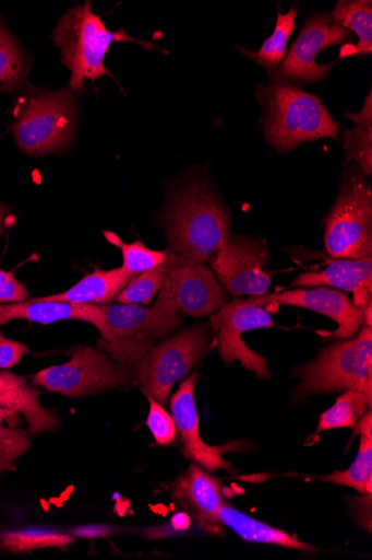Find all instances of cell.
I'll use <instances>...</instances> for the list:
<instances>
[{
	"label": "cell",
	"instance_id": "1",
	"mask_svg": "<svg viewBox=\"0 0 372 560\" xmlns=\"http://www.w3.org/2000/svg\"><path fill=\"white\" fill-rule=\"evenodd\" d=\"M169 249L183 266L205 264L230 236L231 219L217 196L203 183L179 189L164 218Z\"/></svg>",
	"mask_w": 372,
	"mask_h": 560
},
{
	"label": "cell",
	"instance_id": "2",
	"mask_svg": "<svg viewBox=\"0 0 372 560\" xmlns=\"http://www.w3.org/2000/svg\"><path fill=\"white\" fill-rule=\"evenodd\" d=\"M99 348L121 366L134 370L155 343L181 324L167 288L159 290L153 307L141 304L100 305Z\"/></svg>",
	"mask_w": 372,
	"mask_h": 560
},
{
	"label": "cell",
	"instance_id": "3",
	"mask_svg": "<svg viewBox=\"0 0 372 560\" xmlns=\"http://www.w3.org/2000/svg\"><path fill=\"white\" fill-rule=\"evenodd\" d=\"M267 107L264 131L267 141L280 151L322 138L337 139V124L316 95L289 84H275L259 90Z\"/></svg>",
	"mask_w": 372,
	"mask_h": 560
},
{
	"label": "cell",
	"instance_id": "4",
	"mask_svg": "<svg viewBox=\"0 0 372 560\" xmlns=\"http://www.w3.org/2000/svg\"><path fill=\"white\" fill-rule=\"evenodd\" d=\"M52 38L61 48L62 63L71 71L70 88L77 93L84 90L85 80L94 82L103 75H111L104 62L113 43L136 42L153 47L130 37L124 30L111 32L106 28L100 18L93 13L89 2L69 11L58 23Z\"/></svg>",
	"mask_w": 372,
	"mask_h": 560
},
{
	"label": "cell",
	"instance_id": "5",
	"mask_svg": "<svg viewBox=\"0 0 372 560\" xmlns=\"http://www.w3.org/2000/svg\"><path fill=\"white\" fill-rule=\"evenodd\" d=\"M295 398L359 390L372 400V329L364 326L352 339L334 343L296 372Z\"/></svg>",
	"mask_w": 372,
	"mask_h": 560
},
{
	"label": "cell",
	"instance_id": "6",
	"mask_svg": "<svg viewBox=\"0 0 372 560\" xmlns=\"http://www.w3.org/2000/svg\"><path fill=\"white\" fill-rule=\"evenodd\" d=\"M76 125V97L71 89H62L22 100L11 131L24 154L40 158L67 149L74 139Z\"/></svg>",
	"mask_w": 372,
	"mask_h": 560
},
{
	"label": "cell",
	"instance_id": "7",
	"mask_svg": "<svg viewBox=\"0 0 372 560\" xmlns=\"http://www.w3.org/2000/svg\"><path fill=\"white\" fill-rule=\"evenodd\" d=\"M209 348L208 325L184 328L147 351L134 369L135 380L147 397L166 407L175 384L188 377Z\"/></svg>",
	"mask_w": 372,
	"mask_h": 560
},
{
	"label": "cell",
	"instance_id": "8",
	"mask_svg": "<svg viewBox=\"0 0 372 560\" xmlns=\"http://www.w3.org/2000/svg\"><path fill=\"white\" fill-rule=\"evenodd\" d=\"M325 244L334 259L372 258V191L362 176L343 184L325 222Z\"/></svg>",
	"mask_w": 372,
	"mask_h": 560
},
{
	"label": "cell",
	"instance_id": "9",
	"mask_svg": "<svg viewBox=\"0 0 372 560\" xmlns=\"http://www.w3.org/2000/svg\"><path fill=\"white\" fill-rule=\"evenodd\" d=\"M133 380L134 370L121 366L109 353L88 346L76 347L68 363L51 366L33 376L34 385L73 398L104 389L124 388Z\"/></svg>",
	"mask_w": 372,
	"mask_h": 560
},
{
	"label": "cell",
	"instance_id": "10",
	"mask_svg": "<svg viewBox=\"0 0 372 560\" xmlns=\"http://www.w3.org/2000/svg\"><path fill=\"white\" fill-rule=\"evenodd\" d=\"M274 326L268 310L262 307L254 296L227 302L209 319L211 329L218 335L221 359L227 364L241 363L247 371L262 380L271 378L268 362L245 345L242 334Z\"/></svg>",
	"mask_w": 372,
	"mask_h": 560
},
{
	"label": "cell",
	"instance_id": "11",
	"mask_svg": "<svg viewBox=\"0 0 372 560\" xmlns=\"http://www.w3.org/2000/svg\"><path fill=\"white\" fill-rule=\"evenodd\" d=\"M271 262L267 245L257 238L233 235L209 259L211 269L235 296H262L272 287V277L263 271Z\"/></svg>",
	"mask_w": 372,
	"mask_h": 560
},
{
	"label": "cell",
	"instance_id": "12",
	"mask_svg": "<svg viewBox=\"0 0 372 560\" xmlns=\"http://www.w3.org/2000/svg\"><path fill=\"white\" fill-rule=\"evenodd\" d=\"M352 37L353 34L335 23L329 14L313 15L278 68V77L300 82H321L331 73L335 62L317 65L316 56L331 46L350 42Z\"/></svg>",
	"mask_w": 372,
	"mask_h": 560
},
{
	"label": "cell",
	"instance_id": "13",
	"mask_svg": "<svg viewBox=\"0 0 372 560\" xmlns=\"http://www.w3.org/2000/svg\"><path fill=\"white\" fill-rule=\"evenodd\" d=\"M199 373L195 372L181 383L177 393L170 399L171 417L180 435L184 455L209 474L219 470L231 472L232 465L228 463L224 454L239 450L238 442L223 446L208 445L201 438L199 415L195 402V384Z\"/></svg>",
	"mask_w": 372,
	"mask_h": 560
},
{
	"label": "cell",
	"instance_id": "14",
	"mask_svg": "<svg viewBox=\"0 0 372 560\" xmlns=\"http://www.w3.org/2000/svg\"><path fill=\"white\" fill-rule=\"evenodd\" d=\"M254 299L267 310L272 304L290 305L324 315L337 323V330L332 332L336 339H352L363 326V312L357 310L346 294L332 288L297 289Z\"/></svg>",
	"mask_w": 372,
	"mask_h": 560
},
{
	"label": "cell",
	"instance_id": "15",
	"mask_svg": "<svg viewBox=\"0 0 372 560\" xmlns=\"http://www.w3.org/2000/svg\"><path fill=\"white\" fill-rule=\"evenodd\" d=\"M165 287L178 312L190 317L212 316L228 302L226 289L204 264L176 268Z\"/></svg>",
	"mask_w": 372,
	"mask_h": 560
},
{
	"label": "cell",
	"instance_id": "16",
	"mask_svg": "<svg viewBox=\"0 0 372 560\" xmlns=\"http://www.w3.org/2000/svg\"><path fill=\"white\" fill-rule=\"evenodd\" d=\"M172 498L190 520L204 533L224 535L225 526L218 513L226 502L221 482L197 464L172 485Z\"/></svg>",
	"mask_w": 372,
	"mask_h": 560
},
{
	"label": "cell",
	"instance_id": "17",
	"mask_svg": "<svg viewBox=\"0 0 372 560\" xmlns=\"http://www.w3.org/2000/svg\"><path fill=\"white\" fill-rule=\"evenodd\" d=\"M292 285L327 287L350 292L353 295L355 307L363 312L372 301V258L335 259L323 271L300 275Z\"/></svg>",
	"mask_w": 372,
	"mask_h": 560
},
{
	"label": "cell",
	"instance_id": "18",
	"mask_svg": "<svg viewBox=\"0 0 372 560\" xmlns=\"http://www.w3.org/2000/svg\"><path fill=\"white\" fill-rule=\"evenodd\" d=\"M13 320H28L40 325L79 320L99 330L103 313L100 305L45 301L40 298L0 304V328Z\"/></svg>",
	"mask_w": 372,
	"mask_h": 560
},
{
	"label": "cell",
	"instance_id": "19",
	"mask_svg": "<svg viewBox=\"0 0 372 560\" xmlns=\"http://www.w3.org/2000/svg\"><path fill=\"white\" fill-rule=\"evenodd\" d=\"M39 394L24 377L0 372V407L23 416L28 424L27 431L33 435L55 431L61 425L60 418L41 406Z\"/></svg>",
	"mask_w": 372,
	"mask_h": 560
},
{
	"label": "cell",
	"instance_id": "20",
	"mask_svg": "<svg viewBox=\"0 0 372 560\" xmlns=\"http://www.w3.org/2000/svg\"><path fill=\"white\" fill-rule=\"evenodd\" d=\"M134 277L122 267L108 271L95 270L65 292L40 299L74 304L108 305L117 300Z\"/></svg>",
	"mask_w": 372,
	"mask_h": 560
},
{
	"label": "cell",
	"instance_id": "21",
	"mask_svg": "<svg viewBox=\"0 0 372 560\" xmlns=\"http://www.w3.org/2000/svg\"><path fill=\"white\" fill-rule=\"evenodd\" d=\"M218 517L225 527L233 530L245 541L275 545L303 552L316 550L312 545L300 541L283 529L275 528L245 515L227 501L219 509Z\"/></svg>",
	"mask_w": 372,
	"mask_h": 560
},
{
	"label": "cell",
	"instance_id": "22",
	"mask_svg": "<svg viewBox=\"0 0 372 560\" xmlns=\"http://www.w3.org/2000/svg\"><path fill=\"white\" fill-rule=\"evenodd\" d=\"M333 21L359 37L356 46H344L341 58L362 57L372 52V4L370 0L338 2L329 14Z\"/></svg>",
	"mask_w": 372,
	"mask_h": 560
},
{
	"label": "cell",
	"instance_id": "23",
	"mask_svg": "<svg viewBox=\"0 0 372 560\" xmlns=\"http://www.w3.org/2000/svg\"><path fill=\"white\" fill-rule=\"evenodd\" d=\"M369 93L361 113L346 114L355 122V128L344 133L347 161L356 162L363 175L372 173V102Z\"/></svg>",
	"mask_w": 372,
	"mask_h": 560
},
{
	"label": "cell",
	"instance_id": "24",
	"mask_svg": "<svg viewBox=\"0 0 372 560\" xmlns=\"http://www.w3.org/2000/svg\"><path fill=\"white\" fill-rule=\"evenodd\" d=\"M180 266H183L180 257L170 250L169 258L161 266L135 276L118 295L117 302L121 304H149L154 295L163 289L170 273Z\"/></svg>",
	"mask_w": 372,
	"mask_h": 560
},
{
	"label": "cell",
	"instance_id": "25",
	"mask_svg": "<svg viewBox=\"0 0 372 560\" xmlns=\"http://www.w3.org/2000/svg\"><path fill=\"white\" fill-rule=\"evenodd\" d=\"M74 542V536L48 528H27L0 535V550L16 553L47 548H67Z\"/></svg>",
	"mask_w": 372,
	"mask_h": 560
},
{
	"label": "cell",
	"instance_id": "26",
	"mask_svg": "<svg viewBox=\"0 0 372 560\" xmlns=\"http://www.w3.org/2000/svg\"><path fill=\"white\" fill-rule=\"evenodd\" d=\"M371 402L372 400L359 390L345 392L333 407L321 416L316 433L336 429H353L367 410L371 409Z\"/></svg>",
	"mask_w": 372,
	"mask_h": 560
},
{
	"label": "cell",
	"instance_id": "27",
	"mask_svg": "<svg viewBox=\"0 0 372 560\" xmlns=\"http://www.w3.org/2000/svg\"><path fill=\"white\" fill-rule=\"evenodd\" d=\"M297 15L298 10L293 8L286 15L279 12L274 34L264 40L259 52H249L245 49H242V52L269 71L279 68L287 56V45L292 32L296 30L295 22Z\"/></svg>",
	"mask_w": 372,
	"mask_h": 560
},
{
	"label": "cell",
	"instance_id": "28",
	"mask_svg": "<svg viewBox=\"0 0 372 560\" xmlns=\"http://www.w3.org/2000/svg\"><path fill=\"white\" fill-rule=\"evenodd\" d=\"M29 65L16 38L0 21V85L14 84L20 88L27 82Z\"/></svg>",
	"mask_w": 372,
	"mask_h": 560
},
{
	"label": "cell",
	"instance_id": "29",
	"mask_svg": "<svg viewBox=\"0 0 372 560\" xmlns=\"http://www.w3.org/2000/svg\"><path fill=\"white\" fill-rule=\"evenodd\" d=\"M322 481L349 487L361 494L372 492V438H360L359 451L355 462L344 471L322 477Z\"/></svg>",
	"mask_w": 372,
	"mask_h": 560
},
{
	"label": "cell",
	"instance_id": "30",
	"mask_svg": "<svg viewBox=\"0 0 372 560\" xmlns=\"http://www.w3.org/2000/svg\"><path fill=\"white\" fill-rule=\"evenodd\" d=\"M16 415L0 407V477L16 469V463L32 445L28 431L16 428Z\"/></svg>",
	"mask_w": 372,
	"mask_h": 560
},
{
	"label": "cell",
	"instance_id": "31",
	"mask_svg": "<svg viewBox=\"0 0 372 560\" xmlns=\"http://www.w3.org/2000/svg\"><path fill=\"white\" fill-rule=\"evenodd\" d=\"M104 236L112 245L121 249L123 256L122 268L133 276H139L161 266L170 256L169 248L166 250H154L147 248L140 240L133 243H125L112 232H104Z\"/></svg>",
	"mask_w": 372,
	"mask_h": 560
},
{
	"label": "cell",
	"instance_id": "32",
	"mask_svg": "<svg viewBox=\"0 0 372 560\" xmlns=\"http://www.w3.org/2000/svg\"><path fill=\"white\" fill-rule=\"evenodd\" d=\"M149 401V411L146 425L149 429L155 442L158 445L172 444L178 431L172 417L166 411L165 407L154 398L147 397Z\"/></svg>",
	"mask_w": 372,
	"mask_h": 560
},
{
	"label": "cell",
	"instance_id": "33",
	"mask_svg": "<svg viewBox=\"0 0 372 560\" xmlns=\"http://www.w3.org/2000/svg\"><path fill=\"white\" fill-rule=\"evenodd\" d=\"M28 296L26 287L12 272L0 269V304L26 301Z\"/></svg>",
	"mask_w": 372,
	"mask_h": 560
},
{
	"label": "cell",
	"instance_id": "34",
	"mask_svg": "<svg viewBox=\"0 0 372 560\" xmlns=\"http://www.w3.org/2000/svg\"><path fill=\"white\" fill-rule=\"evenodd\" d=\"M28 352L27 346L5 338L0 331V369L8 370L19 365Z\"/></svg>",
	"mask_w": 372,
	"mask_h": 560
},
{
	"label": "cell",
	"instance_id": "35",
	"mask_svg": "<svg viewBox=\"0 0 372 560\" xmlns=\"http://www.w3.org/2000/svg\"><path fill=\"white\" fill-rule=\"evenodd\" d=\"M117 533V529L110 526H83L72 530V534L82 538H103Z\"/></svg>",
	"mask_w": 372,
	"mask_h": 560
},
{
	"label": "cell",
	"instance_id": "36",
	"mask_svg": "<svg viewBox=\"0 0 372 560\" xmlns=\"http://www.w3.org/2000/svg\"><path fill=\"white\" fill-rule=\"evenodd\" d=\"M355 432L360 436L372 438V416L370 411H367L363 417L353 427Z\"/></svg>",
	"mask_w": 372,
	"mask_h": 560
},
{
	"label": "cell",
	"instance_id": "37",
	"mask_svg": "<svg viewBox=\"0 0 372 560\" xmlns=\"http://www.w3.org/2000/svg\"><path fill=\"white\" fill-rule=\"evenodd\" d=\"M171 525L175 532L187 530L190 526V517L185 513H181L173 518Z\"/></svg>",
	"mask_w": 372,
	"mask_h": 560
},
{
	"label": "cell",
	"instance_id": "38",
	"mask_svg": "<svg viewBox=\"0 0 372 560\" xmlns=\"http://www.w3.org/2000/svg\"><path fill=\"white\" fill-rule=\"evenodd\" d=\"M9 213L10 209L3 202H0V236L5 232Z\"/></svg>",
	"mask_w": 372,
	"mask_h": 560
},
{
	"label": "cell",
	"instance_id": "39",
	"mask_svg": "<svg viewBox=\"0 0 372 560\" xmlns=\"http://www.w3.org/2000/svg\"><path fill=\"white\" fill-rule=\"evenodd\" d=\"M19 88H20L19 85H14V84H3V85H0V93L13 92V91L17 90Z\"/></svg>",
	"mask_w": 372,
	"mask_h": 560
}]
</instances>
